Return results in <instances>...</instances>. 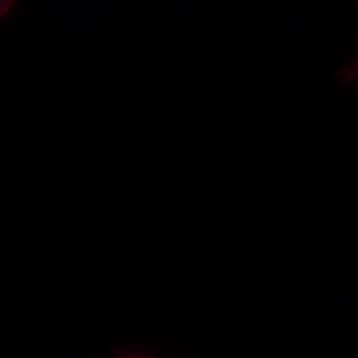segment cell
<instances>
[{
	"label": "cell",
	"mask_w": 358,
	"mask_h": 358,
	"mask_svg": "<svg viewBox=\"0 0 358 358\" xmlns=\"http://www.w3.org/2000/svg\"><path fill=\"white\" fill-rule=\"evenodd\" d=\"M120 358H154L150 357V356H137V355H124V356H121Z\"/></svg>",
	"instance_id": "3957f363"
},
{
	"label": "cell",
	"mask_w": 358,
	"mask_h": 358,
	"mask_svg": "<svg viewBox=\"0 0 358 358\" xmlns=\"http://www.w3.org/2000/svg\"><path fill=\"white\" fill-rule=\"evenodd\" d=\"M340 77L348 83H358V62L346 64L340 71Z\"/></svg>",
	"instance_id": "6da1fadb"
},
{
	"label": "cell",
	"mask_w": 358,
	"mask_h": 358,
	"mask_svg": "<svg viewBox=\"0 0 358 358\" xmlns=\"http://www.w3.org/2000/svg\"><path fill=\"white\" fill-rule=\"evenodd\" d=\"M16 0H0V20L4 19L13 8Z\"/></svg>",
	"instance_id": "7a4b0ae2"
}]
</instances>
